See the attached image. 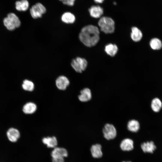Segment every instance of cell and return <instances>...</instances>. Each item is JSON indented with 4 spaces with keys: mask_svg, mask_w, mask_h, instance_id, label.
Instances as JSON below:
<instances>
[{
    "mask_svg": "<svg viewBox=\"0 0 162 162\" xmlns=\"http://www.w3.org/2000/svg\"><path fill=\"white\" fill-rule=\"evenodd\" d=\"M6 134L9 140L13 143L16 142L20 136L19 130L14 128H9Z\"/></svg>",
    "mask_w": 162,
    "mask_h": 162,
    "instance_id": "9",
    "label": "cell"
},
{
    "mask_svg": "<svg viewBox=\"0 0 162 162\" xmlns=\"http://www.w3.org/2000/svg\"><path fill=\"white\" fill-rule=\"evenodd\" d=\"M52 158L66 157L68 156L67 150L62 148L55 147L51 153Z\"/></svg>",
    "mask_w": 162,
    "mask_h": 162,
    "instance_id": "15",
    "label": "cell"
},
{
    "mask_svg": "<svg viewBox=\"0 0 162 162\" xmlns=\"http://www.w3.org/2000/svg\"><path fill=\"white\" fill-rule=\"evenodd\" d=\"M101 148V146L100 144L97 143L92 145L90 148L92 157L95 158H99L102 157L103 153Z\"/></svg>",
    "mask_w": 162,
    "mask_h": 162,
    "instance_id": "13",
    "label": "cell"
},
{
    "mask_svg": "<svg viewBox=\"0 0 162 162\" xmlns=\"http://www.w3.org/2000/svg\"><path fill=\"white\" fill-rule=\"evenodd\" d=\"M104 50L107 54L113 57L117 53L118 48L115 44L110 43L105 46Z\"/></svg>",
    "mask_w": 162,
    "mask_h": 162,
    "instance_id": "20",
    "label": "cell"
},
{
    "mask_svg": "<svg viewBox=\"0 0 162 162\" xmlns=\"http://www.w3.org/2000/svg\"><path fill=\"white\" fill-rule=\"evenodd\" d=\"M100 32L96 26L89 25L83 27L78 35L80 41L88 47L95 46L100 39Z\"/></svg>",
    "mask_w": 162,
    "mask_h": 162,
    "instance_id": "1",
    "label": "cell"
},
{
    "mask_svg": "<svg viewBox=\"0 0 162 162\" xmlns=\"http://www.w3.org/2000/svg\"><path fill=\"white\" fill-rule=\"evenodd\" d=\"M88 11L91 16L95 18L100 17L104 12L103 8L98 5L92 6L89 9Z\"/></svg>",
    "mask_w": 162,
    "mask_h": 162,
    "instance_id": "11",
    "label": "cell"
},
{
    "mask_svg": "<svg viewBox=\"0 0 162 162\" xmlns=\"http://www.w3.org/2000/svg\"><path fill=\"white\" fill-rule=\"evenodd\" d=\"M122 162H132L131 161H123Z\"/></svg>",
    "mask_w": 162,
    "mask_h": 162,
    "instance_id": "28",
    "label": "cell"
},
{
    "mask_svg": "<svg viewBox=\"0 0 162 162\" xmlns=\"http://www.w3.org/2000/svg\"><path fill=\"white\" fill-rule=\"evenodd\" d=\"M151 107L153 112H158L162 108V102L159 98H155L151 101Z\"/></svg>",
    "mask_w": 162,
    "mask_h": 162,
    "instance_id": "18",
    "label": "cell"
},
{
    "mask_svg": "<svg viewBox=\"0 0 162 162\" xmlns=\"http://www.w3.org/2000/svg\"><path fill=\"white\" fill-rule=\"evenodd\" d=\"M62 21L64 23L71 24L74 23L76 20L74 15L70 12L64 13L61 17Z\"/></svg>",
    "mask_w": 162,
    "mask_h": 162,
    "instance_id": "16",
    "label": "cell"
},
{
    "mask_svg": "<svg viewBox=\"0 0 162 162\" xmlns=\"http://www.w3.org/2000/svg\"><path fill=\"white\" fill-rule=\"evenodd\" d=\"M56 84L57 87L59 90H65L70 84L68 78L65 76H58L56 80Z\"/></svg>",
    "mask_w": 162,
    "mask_h": 162,
    "instance_id": "8",
    "label": "cell"
},
{
    "mask_svg": "<svg viewBox=\"0 0 162 162\" xmlns=\"http://www.w3.org/2000/svg\"><path fill=\"white\" fill-rule=\"evenodd\" d=\"M65 5L69 6L74 5L75 0H59Z\"/></svg>",
    "mask_w": 162,
    "mask_h": 162,
    "instance_id": "25",
    "label": "cell"
},
{
    "mask_svg": "<svg viewBox=\"0 0 162 162\" xmlns=\"http://www.w3.org/2000/svg\"><path fill=\"white\" fill-rule=\"evenodd\" d=\"M113 4H115V5H116V2H114Z\"/></svg>",
    "mask_w": 162,
    "mask_h": 162,
    "instance_id": "29",
    "label": "cell"
},
{
    "mask_svg": "<svg viewBox=\"0 0 162 162\" xmlns=\"http://www.w3.org/2000/svg\"><path fill=\"white\" fill-rule=\"evenodd\" d=\"M3 23L4 26L9 30L12 31L19 27L21 24L18 17L14 13H10L7 17L4 18Z\"/></svg>",
    "mask_w": 162,
    "mask_h": 162,
    "instance_id": "3",
    "label": "cell"
},
{
    "mask_svg": "<svg viewBox=\"0 0 162 162\" xmlns=\"http://www.w3.org/2000/svg\"><path fill=\"white\" fill-rule=\"evenodd\" d=\"M52 162H64V158L55 157L52 158Z\"/></svg>",
    "mask_w": 162,
    "mask_h": 162,
    "instance_id": "26",
    "label": "cell"
},
{
    "mask_svg": "<svg viewBox=\"0 0 162 162\" xmlns=\"http://www.w3.org/2000/svg\"><path fill=\"white\" fill-rule=\"evenodd\" d=\"M22 86L23 89L29 92L33 91L34 88L33 82L28 80H25L23 81Z\"/></svg>",
    "mask_w": 162,
    "mask_h": 162,
    "instance_id": "24",
    "label": "cell"
},
{
    "mask_svg": "<svg viewBox=\"0 0 162 162\" xmlns=\"http://www.w3.org/2000/svg\"><path fill=\"white\" fill-rule=\"evenodd\" d=\"M98 24L101 31L105 34H111L114 32L115 22L110 17L107 16L101 17Z\"/></svg>",
    "mask_w": 162,
    "mask_h": 162,
    "instance_id": "2",
    "label": "cell"
},
{
    "mask_svg": "<svg viewBox=\"0 0 162 162\" xmlns=\"http://www.w3.org/2000/svg\"><path fill=\"white\" fill-rule=\"evenodd\" d=\"M141 147L144 152L153 153L156 148V146L152 141H147L142 143Z\"/></svg>",
    "mask_w": 162,
    "mask_h": 162,
    "instance_id": "14",
    "label": "cell"
},
{
    "mask_svg": "<svg viewBox=\"0 0 162 162\" xmlns=\"http://www.w3.org/2000/svg\"><path fill=\"white\" fill-rule=\"evenodd\" d=\"M70 64L72 68L76 72L82 73L87 68L88 62L84 58L77 57L72 59Z\"/></svg>",
    "mask_w": 162,
    "mask_h": 162,
    "instance_id": "4",
    "label": "cell"
},
{
    "mask_svg": "<svg viewBox=\"0 0 162 162\" xmlns=\"http://www.w3.org/2000/svg\"><path fill=\"white\" fill-rule=\"evenodd\" d=\"M102 131L104 137L108 140L114 139L117 134V130L115 126L110 123H106L104 125Z\"/></svg>",
    "mask_w": 162,
    "mask_h": 162,
    "instance_id": "5",
    "label": "cell"
},
{
    "mask_svg": "<svg viewBox=\"0 0 162 162\" xmlns=\"http://www.w3.org/2000/svg\"><path fill=\"white\" fill-rule=\"evenodd\" d=\"M29 4L27 0L18 1L15 2V8L19 11H26L28 10Z\"/></svg>",
    "mask_w": 162,
    "mask_h": 162,
    "instance_id": "21",
    "label": "cell"
},
{
    "mask_svg": "<svg viewBox=\"0 0 162 162\" xmlns=\"http://www.w3.org/2000/svg\"><path fill=\"white\" fill-rule=\"evenodd\" d=\"M94 2L97 3H101L104 1V0H94Z\"/></svg>",
    "mask_w": 162,
    "mask_h": 162,
    "instance_id": "27",
    "label": "cell"
},
{
    "mask_svg": "<svg viewBox=\"0 0 162 162\" xmlns=\"http://www.w3.org/2000/svg\"><path fill=\"white\" fill-rule=\"evenodd\" d=\"M140 127L139 121L135 119L129 120L128 122L126 128L127 130L133 133H136L138 132Z\"/></svg>",
    "mask_w": 162,
    "mask_h": 162,
    "instance_id": "10",
    "label": "cell"
},
{
    "mask_svg": "<svg viewBox=\"0 0 162 162\" xmlns=\"http://www.w3.org/2000/svg\"><path fill=\"white\" fill-rule=\"evenodd\" d=\"M46 11L45 7L40 3H37L32 6L30 10L31 16L34 19L41 18Z\"/></svg>",
    "mask_w": 162,
    "mask_h": 162,
    "instance_id": "6",
    "label": "cell"
},
{
    "mask_svg": "<svg viewBox=\"0 0 162 162\" xmlns=\"http://www.w3.org/2000/svg\"><path fill=\"white\" fill-rule=\"evenodd\" d=\"M78 96L79 100L81 102H87L91 100L92 97V92L89 88L86 87L82 89Z\"/></svg>",
    "mask_w": 162,
    "mask_h": 162,
    "instance_id": "7",
    "label": "cell"
},
{
    "mask_svg": "<svg viewBox=\"0 0 162 162\" xmlns=\"http://www.w3.org/2000/svg\"><path fill=\"white\" fill-rule=\"evenodd\" d=\"M37 106L36 104L32 102H29L25 104L22 108L23 112L26 114H32L36 110Z\"/></svg>",
    "mask_w": 162,
    "mask_h": 162,
    "instance_id": "19",
    "label": "cell"
},
{
    "mask_svg": "<svg viewBox=\"0 0 162 162\" xmlns=\"http://www.w3.org/2000/svg\"><path fill=\"white\" fill-rule=\"evenodd\" d=\"M42 142L49 148H55L57 145V140L55 136L44 138Z\"/></svg>",
    "mask_w": 162,
    "mask_h": 162,
    "instance_id": "22",
    "label": "cell"
},
{
    "mask_svg": "<svg viewBox=\"0 0 162 162\" xmlns=\"http://www.w3.org/2000/svg\"><path fill=\"white\" fill-rule=\"evenodd\" d=\"M151 47L154 50H159L162 47V43L159 39L154 38L152 39L149 42Z\"/></svg>",
    "mask_w": 162,
    "mask_h": 162,
    "instance_id": "23",
    "label": "cell"
},
{
    "mask_svg": "<svg viewBox=\"0 0 162 162\" xmlns=\"http://www.w3.org/2000/svg\"><path fill=\"white\" fill-rule=\"evenodd\" d=\"M130 37L134 41L137 42L141 39L142 34L141 31L138 28L133 27L131 28Z\"/></svg>",
    "mask_w": 162,
    "mask_h": 162,
    "instance_id": "17",
    "label": "cell"
},
{
    "mask_svg": "<svg viewBox=\"0 0 162 162\" xmlns=\"http://www.w3.org/2000/svg\"><path fill=\"white\" fill-rule=\"evenodd\" d=\"M134 141L130 138H126L121 142L120 146L121 149L124 151H130L134 148Z\"/></svg>",
    "mask_w": 162,
    "mask_h": 162,
    "instance_id": "12",
    "label": "cell"
}]
</instances>
